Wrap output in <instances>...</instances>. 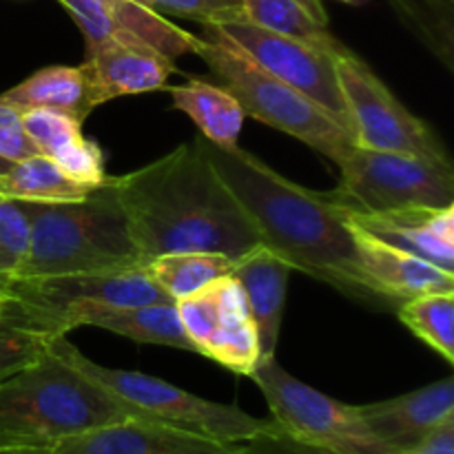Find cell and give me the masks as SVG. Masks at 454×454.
<instances>
[{
	"mask_svg": "<svg viewBox=\"0 0 454 454\" xmlns=\"http://www.w3.org/2000/svg\"><path fill=\"white\" fill-rule=\"evenodd\" d=\"M9 167H12V162H7V160H3V158H0V176H3V173L7 171Z\"/></svg>",
	"mask_w": 454,
	"mask_h": 454,
	"instance_id": "836d02e7",
	"label": "cell"
},
{
	"mask_svg": "<svg viewBox=\"0 0 454 454\" xmlns=\"http://www.w3.org/2000/svg\"><path fill=\"white\" fill-rule=\"evenodd\" d=\"M0 304H3V300H0Z\"/></svg>",
	"mask_w": 454,
	"mask_h": 454,
	"instance_id": "8d00e7d4",
	"label": "cell"
},
{
	"mask_svg": "<svg viewBox=\"0 0 454 454\" xmlns=\"http://www.w3.org/2000/svg\"><path fill=\"white\" fill-rule=\"evenodd\" d=\"M200 142L251 217L260 244L278 253L291 269L328 284L346 297L384 306L359 269L348 211L331 193L295 184L239 146L222 149L202 136Z\"/></svg>",
	"mask_w": 454,
	"mask_h": 454,
	"instance_id": "6da1fadb",
	"label": "cell"
},
{
	"mask_svg": "<svg viewBox=\"0 0 454 454\" xmlns=\"http://www.w3.org/2000/svg\"><path fill=\"white\" fill-rule=\"evenodd\" d=\"M29 247L18 279L114 273L145 266L111 177L75 202H22Z\"/></svg>",
	"mask_w": 454,
	"mask_h": 454,
	"instance_id": "277c9868",
	"label": "cell"
},
{
	"mask_svg": "<svg viewBox=\"0 0 454 454\" xmlns=\"http://www.w3.org/2000/svg\"><path fill=\"white\" fill-rule=\"evenodd\" d=\"M202 27H211L222 38L235 44L244 56L251 58L257 67H262L266 74L275 75L284 84L313 100L319 109L326 111L340 127H344L353 136L348 109H346L344 96L337 82L333 51L291 38V35L275 34L244 18L207 22Z\"/></svg>",
	"mask_w": 454,
	"mask_h": 454,
	"instance_id": "8fae6325",
	"label": "cell"
},
{
	"mask_svg": "<svg viewBox=\"0 0 454 454\" xmlns=\"http://www.w3.org/2000/svg\"><path fill=\"white\" fill-rule=\"evenodd\" d=\"M233 262L222 253L186 251L158 255L146 262L142 269L168 300L177 301L211 284L213 279L231 275Z\"/></svg>",
	"mask_w": 454,
	"mask_h": 454,
	"instance_id": "d4e9b609",
	"label": "cell"
},
{
	"mask_svg": "<svg viewBox=\"0 0 454 454\" xmlns=\"http://www.w3.org/2000/svg\"><path fill=\"white\" fill-rule=\"evenodd\" d=\"M337 3H344V4H364L368 0H337Z\"/></svg>",
	"mask_w": 454,
	"mask_h": 454,
	"instance_id": "e575fe53",
	"label": "cell"
},
{
	"mask_svg": "<svg viewBox=\"0 0 454 454\" xmlns=\"http://www.w3.org/2000/svg\"><path fill=\"white\" fill-rule=\"evenodd\" d=\"M397 317L448 364L454 362V293H428L402 301Z\"/></svg>",
	"mask_w": 454,
	"mask_h": 454,
	"instance_id": "484cf974",
	"label": "cell"
},
{
	"mask_svg": "<svg viewBox=\"0 0 454 454\" xmlns=\"http://www.w3.org/2000/svg\"><path fill=\"white\" fill-rule=\"evenodd\" d=\"M171 93L173 109L182 111L198 124L204 140L222 149L239 146L247 114L238 98L226 87L191 75L184 84L164 87Z\"/></svg>",
	"mask_w": 454,
	"mask_h": 454,
	"instance_id": "ffe728a7",
	"label": "cell"
},
{
	"mask_svg": "<svg viewBox=\"0 0 454 454\" xmlns=\"http://www.w3.org/2000/svg\"><path fill=\"white\" fill-rule=\"evenodd\" d=\"M0 454H53L51 446H34V443H9L0 446Z\"/></svg>",
	"mask_w": 454,
	"mask_h": 454,
	"instance_id": "d6a6232c",
	"label": "cell"
},
{
	"mask_svg": "<svg viewBox=\"0 0 454 454\" xmlns=\"http://www.w3.org/2000/svg\"><path fill=\"white\" fill-rule=\"evenodd\" d=\"M233 454H333V452L309 446V443L291 437V434L284 433V430L273 421L269 428L257 433L255 437L247 439V442H239Z\"/></svg>",
	"mask_w": 454,
	"mask_h": 454,
	"instance_id": "f546056e",
	"label": "cell"
},
{
	"mask_svg": "<svg viewBox=\"0 0 454 454\" xmlns=\"http://www.w3.org/2000/svg\"><path fill=\"white\" fill-rule=\"evenodd\" d=\"M0 102L13 106L20 114L29 109L62 111L74 115L80 122H84L96 109L89 93L87 75L80 65L44 67L9 91L0 93Z\"/></svg>",
	"mask_w": 454,
	"mask_h": 454,
	"instance_id": "44dd1931",
	"label": "cell"
},
{
	"mask_svg": "<svg viewBox=\"0 0 454 454\" xmlns=\"http://www.w3.org/2000/svg\"><path fill=\"white\" fill-rule=\"evenodd\" d=\"M238 443L215 442L146 419L115 424L71 434L51 446L53 454H233Z\"/></svg>",
	"mask_w": 454,
	"mask_h": 454,
	"instance_id": "5bb4252c",
	"label": "cell"
},
{
	"mask_svg": "<svg viewBox=\"0 0 454 454\" xmlns=\"http://www.w3.org/2000/svg\"><path fill=\"white\" fill-rule=\"evenodd\" d=\"M93 326L114 335L127 337L137 344H158L195 353V346L186 337L176 301H153V304L133 306L114 310L98 319Z\"/></svg>",
	"mask_w": 454,
	"mask_h": 454,
	"instance_id": "cb8c5ba5",
	"label": "cell"
},
{
	"mask_svg": "<svg viewBox=\"0 0 454 454\" xmlns=\"http://www.w3.org/2000/svg\"><path fill=\"white\" fill-rule=\"evenodd\" d=\"M160 16H177L207 22H222L242 18L244 0H137Z\"/></svg>",
	"mask_w": 454,
	"mask_h": 454,
	"instance_id": "f1b7e54d",
	"label": "cell"
},
{
	"mask_svg": "<svg viewBox=\"0 0 454 454\" xmlns=\"http://www.w3.org/2000/svg\"><path fill=\"white\" fill-rule=\"evenodd\" d=\"M29 247V217L18 200L0 195V300L18 279Z\"/></svg>",
	"mask_w": 454,
	"mask_h": 454,
	"instance_id": "4316f807",
	"label": "cell"
},
{
	"mask_svg": "<svg viewBox=\"0 0 454 454\" xmlns=\"http://www.w3.org/2000/svg\"><path fill=\"white\" fill-rule=\"evenodd\" d=\"M393 454H454V419L434 428L428 437H424L415 446Z\"/></svg>",
	"mask_w": 454,
	"mask_h": 454,
	"instance_id": "1f68e13d",
	"label": "cell"
},
{
	"mask_svg": "<svg viewBox=\"0 0 454 454\" xmlns=\"http://www.w3.org/2000/svg\"><path fill=\"white\" fill-rule=\"evenodd\" d=\"M242 18L326 51L341 47L340 40L328 31V16L322 0H244Z\"/></svg>",
	"mask_w": 454,
	"mask_h": 454,
	"instance_id": "7402d4cb",
	"label": "cell"
},
{
	"mask_svg": "<svg viewBox=\"0 0 454 454\" xmlns=\"http://www.w3.org/2000/svg\"><path fill=\"white\" fill-rule=\"evenodd\" d=\"M51 337L22 326L0 310V384L34 364L47 350Z\"/></svg>",
	"mask_w": 454,
	"mask_h": 454,
	"instance_id": "83f0119b",
	"label": "cell"
},
{
	"mask_svg": "<svg viewBox=\"0 0 454 454\" xmlns=\"http://www.w3.org/2000/svg\"><path fill=\"white\" fill-rule=\"evenodd\" d=\"M195 56L202 58L242 105L247 118H255L279 129L317 151L333 164H340L357 142L313 100L266 74L235 44L222 38L211 27H204Z\"/></svg>",
	"mask_w": 454,
	"mask_h": 454,
	"instance_id": "5b68a950",
	"label": "cell"
},
{
	"mask_svg": "<svg viewBox=\"0 0 454 454\" xmlns=\"http://www.w3.org/2000/svg\"><path fill=\"white\" fill-rule=\"evenodd\" d=\"M364 421L393 452L406 450L454 419V380L446 377L412 393L359 406Z\"/></svg>",
	"mask_w": 454,
	"mask_h": 454,
	"instance_id": "e0dca14e",
	"label": "cell"
},
{
	"mask_svg": "<svg viewBox=\"0 0 454 454\" xmlns=\"http://www.w3.org/2000/svg\"><path fill=\"white\" fill-rule=\"evenodd\" d=\"M153 301L173 300L140 266L114 273L16 279L4 293L0 310L31 331L60 337L78 326H93L114 310Z\"/></svg>",
	"mask_w": 454,
	"mask_h": 454,
	"instance_id": "8992f818",
	"label": "cell"
},
{
	"mask_svg": "<svg viewBox=\"0 0 454 454\" xmlns=\"http://www.w3.org/2000/svg\"><path fill=\"white\" fill-rule=\"evenodd\" d=\"M9 443H16V442H12V439H4V437H0V446H9Z\"/></svg>",
	"mask_w": 454,
	"mask_h": 454,
	"instance_id": "d590c367",
	"label": "cell"
},
{
	"mask_svg": "<svg viewBox=\"0 0 454 454\" xmlns=\"http://www.w3.org/2000/svg\"><path fill=\"white\" fill-rule=\"evenodd\" d=\"M350 231L364 279L368 288L384 301V306H399L402 301L428 293H454L452 273L366 233L353 222Z\"/></svg>",
	"mask_w": 454,
	"mask_h": 454,
	"instance_id": "9a60e30c",
	"label": "cell"
},
{
	"mask_svg": "<svg viewBox=\"0 0 454 454\" xmlns=\"http://www.w3.org/2000/svg\"><path fill=\"white\" fill-rule=\"evenodd\" d=\"M93 189L96 186L67 176L43 153L12 162V167L0 176V195L18 202H75L87 198Z\"/></svg>",
	"mask_w": 454,
	"mask_h": 454,
	"instance_id": "603a6c76",
	"label": "cell"
},
{
	"mask_svg": "<svg viewBox=\"0 0 454 454\" xmlns=\"http://www.w3.org/2000/svg\"><path fill=\"white\" fill-rule=\"evenodd\" d=\"M337 82L359 146L375 151L450 160L433 129L397 100L388 84L346 44L333 51Z\"/></svg>",
	"mask_w": 454,
	"mask_h": 454,
	"instance_id": "30bf717a",
	"label": "cell"
},
{
	"mask_svg": "<svg viewBox=\"0 0 454 454\" xmlns=\"http://www.w3.org/2000/svg\"><path fill=\"white\" fill-rule=\"evenodd\" d=\"M291 270V266L264 244H257L233 262L231 275L238 279L247 297L257 331L260 359L275 357L278 350Z\"/></svg>",
	"mask_w": 454,
	"mask_h": 454,
	"instance_id": "ac0fdd59",
	"label": "cell"
},
{
	"mask_svg": "<svg viewBox=\"0 0 454 454\" xmlns=\"http://www.w3.org/2000/svg\"><path fill=\"white\" fill-rule=\"evenodd\" d=\"M0 306H3V304H0Z\"/></svg>",
	"mask_w": 454,
	"mask_h": 454,
	"instance_id": "74e56055",
	"label": "cell"
},
{
	"mask_svg": "<svg viewBox=\"0 0 454 454\" xmlns=\"http://www.w3.org/2000/svg\"><path fill=\"white\" fill-rule=\"evenodd\" d=\"M111 182L145 264L186 251L238 260L260 244L251 217L207 158L200 137Z\"/></svg>",
	"mask_w": 454,
	"mask_h": 454,
	"instance_id": "7a4b0ae2",
	"label": "cell"
},
{
	"mask_svg": "<svg viewBox=\"0 0 454 454\" xmlns=\"http://www.w3.org/2000/svg\"><path fill=\"white\" fill-rule=\"evenodd\" d=\"M348 220L366 233L454 275V204L348 213Z\"/></svg>",
	"mask_w": 454,
	"mask_h": 454,
	"instance_id": "2e32d148",
	"label": "cell"
},
{
	"mask_svg": "<svg viewBox=\"0 0 454 454\" xmlns=\"http://www.w3.org/2000/svg\"><path fill=\"white\" fill-rule=\"evenodd\" d=\"M67 357L91 380L131 406L142 419L158 421L215 442L239 443L269 428L273 419H257L235 403H217L182 390L160 377L137 371L106 368L84 357L67 335L58 337Z\"/></svg>",
	"mask_w": 454,
	"mask_h": 454,
	"instance_id": "52a82bcc",
	"label": "cell"
},
{
	"mask_svg": "<svg viewBox=\"0 0 454 454\" xmlns=\"http://www.w3.org/2000/svg\"><path fill=\"white\" fill-rule=\"evenodd\" d=\"M142 419L131 406L80 371L51 337L47 350L0 384V437L53 446L71 434Z\"/></svg>",
	"mask_w": 454,
	"mask_h": 454,
	"instance_id": "3957f363",
	"label": "cell"
},
{
	"mask_svg": "<svg viewBox=\"0 0 454 454\" xmlns=\"http://www.w3.org/2000/svg\"><path fill=\"white\" fill-rule=\"evenodd\" d=\"M173 62L136 35H115L84 51L80 67L93 106H100L115 98L164 89L168 75L177 71Z\"/></svg>",
	"mask_w": 454,
	"mask_h": 454,
	"instance_id": "4fadbf2b",
	"label": "cell"
},
{
	"mask_svg": "<svg viewBox=\"0 0 454 454\" xmlns=\"http://www.w3.org/2000/svg\"><path fill=\"white\" fill-rule=\"evenodd\" d=\"M176 306L195 353L238 375H251L260 362V344L247 297L233 275L213 279Z\"/></svg>",
	"mask_w": 454,
	"mask_h": 454,
	"instance_id": "7c38bea8",
	"label": "cell"
},
{
	"mask_svg": "<svg viewBox=\"0 0 454 454\" xmlns=\"http://www.w3.org/2000/svg\"><path fill=\"white\" fill-rule=\"evenodd\" d=\"M35 153L38 149L22 129L20 111L0 102V158L7 162H18Z\"/></svg>",
	"mask_w": 454,
	"mask_h": 454,
	"instance_id": "4dcf8cb0",
	"label": "cell"
},
{
	"mask_svg": "<svg viewBox=\"0 0 454 454\" xmlns=\"http://www.w3.org/2000/svg\"><path fill=\"white\" fill-rule=\"evenodd\" d=\"M22 129L38 153L51 158L62 171L82 184L98 186L106 180L105 155L93 140L82 136V122L53 109L22 111Z\"/></svg>",
	"mask_w": 454,
	"mask_h": 454,
	"instance_id": "d6986e66",
	"label": "cell"
},
{
	"mask_svg": "<svg viewBox=\"0 0 454 454\" xmlns=\"http://www.w3.org/2000/svg\"><path fill=\"white\" fill-rule=\"evenodd\" d=\"M341 180L328 191L348 213L454 204L452 160H433L355 145L337 164Z\"/></svg>",
	"mask_w": 454,
	"mask_h": 454,
	"instance_id": "ba28073f",
	"label": "cell"
},
{
	"mask_svg": "<svg viewBox=\"0 0 454 454\" xmlns=\"http://www.w3.org/2000/svg\"><path fill=\"white\" fill-rule=\"evenodd\" d=\"M248 377L264 395L270 419L291 437L333 454H393L368 428L359 406L304 384L284 371L278 357L260 359Z\"/></svg>",
	"mask_w": 454,
	"mask_h": 454,
	"instance_id": "9c48e42d",
	"label": "cell"
}]
</instances>
